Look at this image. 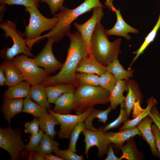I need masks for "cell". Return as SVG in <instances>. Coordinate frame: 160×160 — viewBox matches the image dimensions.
Returning <instances> with one entry per match:
<instances>
[{
  "label": "cell",
  "instance_id": "cell-1",
  "mask_svg": "<svg viewBox=\"0 0 160 160\" xmlns=\"http://www.w3.org/2000/svg\"><path fill=\"white\" fill-rule=\"evenodd\" d=\"M70 38L67 55L63 67L54 76H48L41 83L46 87L59 83L72 84L77 87L80 85L76 77V70L81 60L89 55L86 42L78 31L69 32L66 35Z\"/></svg>",
  "mask_w": 160,
  "mask_h": 160
},
{
  "label": "cell",
  "instance_id": "cell-2",
  "mask_svg": "<svg viewBox=\"0 0 160 160\" xmlns=\"http://www.w3.org/2000/svg\"><path fill=\"white\" fill-rule=\"evenodd\" d=\"M105 30L100 22L97 24L91 38L90 54L106 67L113 60L118 59L121 52L122 39L119 38L113 41H110Z\"/></svg>",
  "mask_w": 160,
  "mask_h": 160
},
{
  "label": "cell",
  "instance_id": "cell-3",
  "mask_svg": "<svg viewBox=\"0 0 160 160\" xmlns=\"http://www.w3.org/2000/svg\"><path fill=\"white\" fill-rule=\"evenodd\" d=\"M98 7H105L100 0H85L79 6L72 9L64 7L58 13L55 15L57 18L55 27L49 32L41 36V40L52 37L55 42H59L70 32L71 23L79 16Z\"/></svg>",
  "mask_w": 160,
  "mask_h": 160
},
{
  "label": "cell",
  "instance_id": "cell-4",
  "mask_svg": "<svg viewBox=\"0 0 160 160\" xmlns=\"http://www.w3.org/2000/svg\"><path fill=\"white\" fill-rule=\"evenodd\" d=\"M110 102V93L99 86L81 84L74 93L73 110L81 114L89 108L98 104Z\"/></svg>",
  "mask_w": 160,
  "mask_h": 160
},
{
  "label": "cell",
  "instance_id": "cell-5",
  "mask_svg": "<svg viewBox=\"0 0 160 160\" xmlns=\"http://www.w3.org/2000/svg\"><path fill=\"white\" fill-rule=\"evenodd\" d=\"M25 10L30 15L29 23L25 26L24 33L27 45L31 49L35 44L41 40V34L46 31L53 28L57 22L55 15L49 18L43 16L37 8L25 7Z\"/></svg>",
  "mask_w": 160,
  "mask_h": 160
},
{
  "label": "cell",
  "instance_id": "cell-6",
  "mask_svg": "<svg viewBox=\"0 0 160 160\" xmlns=\"http://www.w3.org/2000/svg\"><path fill=\"white\" fill-rule=\"evenodd\" d=\"M0 28L4 31L5 36L10 37L13 42L11 47H5L1 50V58L4 60L12 61L16 56L21 53L28 57H34L31 49L26 44L24 33L17 30L16 23L7 20L0 23Z\"/></svg>",
  "mask_w": 160,
  "mask_h": 160
},
{
  "label": "cell",
  "instance_id": "cell-7",
  "mask_svg": "<svg viewBox=\"0 0 160 160\" xmlns=\"http://www.w3.org/2000/svg\"><path fill=\"white\" fill-rule=\"evenodd\" d=\"M22 139L21 130L11 126L0 128V147L9 153L11 160L28 159L29 154Z\"/></svg>",
  "mask_w": 160,
  "mask_h": 160
},
{
  "label": "cell",
  "instance_id": "cell-8",
  "mask_svg": "<svg viewBox=\"0 0 160 160\" xmlns=\"http://www.w3.org/2000/svg\"><path fill=\"white\" fill-rule=\"evenodd\" d=\"M12 61L20 70L25 81L31 85L41 83L49 76L44 69L36 64L33 58H29L23 54L17 55Z\"/></svg>",
  "mask_w": 160,
  "mask_h": 160
},
{
  "label": "cell",
  "instance_id": "cell-9",
  "mask_svg": "<svg viewBox=\"0 0 160 160\" xmlns=\"http://www.w3.org/2000/svg\"><path fill=\"white\" fill-rule=\"evenodd\" d=\"M103 127H100L96 131H91L84 129L82 134L84 136L85 143L84 153L86 158H88V153L90 148L96 146L98 149L97 156L103 158L107 154L108 148L111 143L105 135L103 131Z\"/></svg>",
  "mask_w": 160,
  "mask_h": 160
},
{
  "label": "cell",
  "instance_id": "cell-10",
  "mask_svg": "<svg viewBox=\"0 0 160 160\" xmlns=\"http://www.w3.org/2000/svg\"><path fill=\"white\" fill-rule=\"evenodd\" d=\"M47 41L44 47L36 56L33 57L36 64L43 68L49 76L60 70L63 63L58 60L55 57L52 50V46L55 40L52 37H48Z\"/></svg>",
  "mask_w": 160,
  "mask_h": 160
},
{
  "label": "cell",
  "instance_id": "cell-11",
  "mask_svg": "<svg viewBox=\"0 0 160 160\" xmlns=\"http://www.w3.org/2000/svg\"><path fill=\"white\" fill-rule=\"evenodd\" d=\"M95 108L94 106L92 107L83 113L77 115H62L55 113L51 109L47 111L57 119L60 123V129L58 133V138L69 139L75 126L80 122H84Z\"/></svg>",
  "mask_w": 160,
  "mask_h": 160
},
{
  "label": "cell",
  "instance_id": "cell-12",
  "mask_svg": "<svg viewBox=\"0 0 160 160\" xmlns=\"http://www.w3.org/2000/svg\"><path fill=\"white\" fill-rule=\"evenodd\" d=\"M92 10V16L84 23L81 24L74 23V27L80 32L86 42L89 55L92 34L97 24L100 22L104 15L103 7H95Z\"/></svg>",
  "mask_w": 160,
  "mask_h": 160
},
{
  "label": "cell",
  "instance_id": "cell-13",
  "mask_svg": "<svg viewBox=\"0 0 160 160\" xmlns=\"http://www.w3.org/2000/svg\"><path fill=\"white\" fill-rule=\"evenodd\" d=\"M114 12L116 15L117 20L114 26L109 30H106V33L108 36L115 35L123 37L128 40L131 39L129 33L138 34L139 31L128 24L124 20L119 9H116Z\"/></svg>",
  "mask_w": 160,
  "mask_h": 160
},
{
  "label": "cell",
  "instance_id": "cell-14",
  "mask_svg": "<svg viewBox=\"0 0 160 160\" xmlns=\"http://www.w3.org/2000/svg\"><path fill=\"white\" fill-rule=\"evenodd\" d=\"M24 100L22 98L10 99L3 97L1 110L5 119L10 126L11 119L17 114L23 112Z\"/></svg>",
  "mask_w": 160,
  "mask_h": 160
},
{
  "label": "cell",
  "instance_id": "cell-15",
  "mask_svg": "<svg viewBox=\"0 0 160 160\" xmlns=\"http://www.w3.org/2000/svg\"><path fill=\"white\" fill-rule=\"evenodd\" d=\"M153 121L148 115L137 126L143 139L149 146L152 155L159 157V154L156 147L154 137L151 129Z\"/></svg>",
  "mask_w": 160,
  "mask_h": 160
},
{
  "label": "cell",
  "instance_id": "cell-16",
  "mask_svg": "<svg viewBox=\"0 0 160 160\" xmlns=\"http://www.w3.org/2000/svg\"><path fill=\"white\" fill-rule=\"evenodd\" d=\"M0 68L3 70L4 73L5 85L8 87L25 81L21 72L13 63L12 61L4 60L1 63Z\"/></svg>",
  "mask_w": 160,
  "mask_h": 160
},
{
  "label": "cell",
  "instance_id": "cell-17",
  "mask_svg": "<svg viewBox=\"0 0 160 160\" xmlns=\"http://www.w3.org/2000/svg\"><path fill=\"white\" fill-rule=\"evenodd\" d=\"M106 71V67L100 63L90 54L81 60L76 70L77 73H93L99 76Z\"/></svg>",
  "mask_w": 160,
  "mask_h": 160
},
{
  "label": "cell",
  "instance_id": "cell-18",
  "mask_svg": "<svg viewBox=\"0 0 160 160\" xmlns=\"http://www.w3.org/2000/svg\"><path fill=\"white\" fill-rule=\"evenodd\" d=\"M104 134L111 143L119 148L129 139L136 136H141L137 126L119 131L117 132H104Z\"/></svg>",
  "mask_w": 160,
  "mask_h": 160
},
{
  "label": "cell",
  "instance_id": "cell-19",
  "mask_svg": "<svg viewBox=\"0 0 160 160\" xmlns=\"http://www.w3.org/2000/svg\"><path fill=\"white\" fill-rule=\"evenodd\" d=\"M74 93L67 92L60 96L55 101L52 111L60 114H70L73 110Z\"/></svg>",
  "mask_w": 160,
  "mask_h": 160
},
{
  "label": "cell",
  "instance_id": "cell-20",
  "mask_svg": "<svg viewBox=\"0 0 160 160\" xmlns=\"http://www.w3.org/2000/svg\"><path fill=\"white\" fill-rule=\"evenodd\" d=\"M128 90L127 80H117L114 87L109 92L110 105L112 110L115 109L119 105L124 102L125 97L123 93Z\"/></svg>",
  "mask_w": 160,
  "mask_h": 160
},
{
  "label": "cell",
  "instance_id": "cell-21",
  "mask_svg": "<svg viewBox=\"0 0 160 160\" xmlns=\"http://www.w3.org/2000/svg\"><path fill=\"white\" fill-rule=\"evenodd\" d=\"M76 87L72 84L59 83L46 87L47 100L49 103L55 104L57 99L63 94L68 92H74Z\"/></svg>",
  "mask_w": 160,
  "mask_h": 160
},
{
  "label": "cell",
  "instance_id": "cell-22",
  "mask_svg": "<svg viewBox=\"0 0 160 160\" xmlns=\"http://www.w3.org/2000/svg\"><path fill=\"white\" fill-rule=\"evenodd\" d=\"M39 127L52 139H54L57 132L55 131V126L60 125L57 119L48 112L44 113L38 119Z\"/></svg>",
  "mask_w": 160,
  "mask_h": 160
},
{
  "label": "cell",
  "instance_id": "cell-23",
  "mask_svg": "<svg viewBox=\"0 0 160 160\" xmlns=\"http://www.w3.org/2000/svg\"><path fill=\"white\" fill-rule=\"evenodd\" d=\"M46 87L41 83L32 86L29 96L36 103L48 110L51 109V106L47 100Z\"/></svg>",
  "mask_w": 160,
  "mask_h": 160
},
{
  "label": "cell",
  "instance_id": "cell-24",
  "mask_svg": "<svg viewBox=\"0 0 160 160\" xmlns=\"http://www.w3.org/2000/svg\"><path fill=\"white\" fill-rule=\"evenodd\" d=\"M26 81H21L8 87L4 94V97L10 99L25 98L29 95L31 87Z\"/></svg>",
  "mask_w": 160,
  "mask_h": 160
},
{
  "label": "cell",
  "instance_id": "cell-25",
  "mask_svg": "<svg viewBox=\"0 0 160 160\" xmlns=\"http://www.w3.org/2000/svg\"><path fill=\"white\" fill-rule=\"evenodd\" d=\"M147 105L146 108L134 119L127 120L124 122L123 125L120 128L119 131L126 129L133 128L137 126L140 122L148 115L152 107L156 105L158 102L153 96H151L147 101Z\"/></svg>",
  "mask_w": 160,
  "mask_h": 160
},
{
  "label": "cell",
  "instance_id": "cell-26",
  "mask_svg": "<svg viewBox=\"0 0 160 160\" xmlns=\"http://www.w3.org/2000/svg\"><path fill=\"white\" fill-rule=\"evenodd\" d=\"M106 71L111 73L117 80L128 79L133 76L134 71L124 69L118 59L113 60L106 67Z\"/></svg>",
  "mask_w": 160,
  "mask_h": 160
},
{
  "label": "cell",
  "instance_id": "cell-27",
  "mask_svg": "<svg viewBox=\"0 0 160 160\" xmlns=\"http://www.w3.org/2000/svg\"><path fill=\"white\" fill-rule=\"evenodd\" d=\"M112 110L110 105L103 111L95 108L85 120V129L91 131L97 130L98 128L95 127L92 124L93 120L97 118L99 122L105 124L107 120L108 115Z\"/></svg>",
  "mask_w": 160,
  "mask_h": 160
},
{
  "label": "cell",
  "instance_id": "cell-28",
  "mask_svg": "<svg viewBox=\"0 0 160 160\" xmlns=\"http://www.w3.org/2000/svg\"><path fill=\"white\" fill-rule=\"evenodd\" d=\"M119 148L123 154L120 158V160L125 159L128 160L142 159L135 140L131 138L127 141L125 145L121 146Z\"/></svg>",
  "mask_w": 160,
  "mask_h": 160
},
{
  "label": "cell",
  "instance_id": "cell-29",
  "mask_svg": "<svg viewBox=\"0 0 160 160\" xmlns=\"http://www.w3.org/2000/svg\"><path fill=\"white\" fill-rule=\"evenodd\" d=\"M160 28V14L159 15L157 21L153 28L145 38V40L140 48L134 52L133 54H135V55L130 65L129 68V69L134 62L137 59L141 54H143L144 51L149 45L153 41Z\"/></svg>",
  "mask_w": 160,
  "mask_h": 160
},
{
  "label": "cell",
  "instance_id": "cell-30",
  "mask_svg": "<svg viewBox=\"0 0 160 160\" xmlns=\"http://www.w3.org/2000/svg\"><path fill=\"white\" fill-rule=\"evenodd\" d=\"M48 111L47 109L33 102L29 95L25 98L24 100L23 112L31 114L38 119Z\"/></svg>",
  "mask_w": 160,
  "mask_h": 160
},
{
  "label": "cell",
  "instance_id": "cell-31",
  "mask_svg": "<svg viewBox=\"0 0 160 160\" xmlns=\"http://www.w3.org/2000/svg\"><path fill=\"white\" fill-rule=\"evenodd\" d=\"M59 145L58 142L45 133L38 147L35 151L42 154L51 153L58 148Z\"/></svg>",
  "mask_w": 160,
  "mask_h": 160
},
{
  "label": "cell",
  "instance_id": "cell-32",
  "mask_svg": "<svg viewBox=\"0 0 160 160\" xmlns=\"http://www.w3.org/2000/svg\"><path fill=\"white\" fill-rule=\"evenodd\" d=\"M127 92V95L125 97L124 105L129 117L135 103L138 100L140 101L139 96L140 94H138L137 92L135 90V89L130 84H128Z\"/></svg>",
  "mask_w": 160,
  "mask_h": 160
},
{
  "label": "cell",
  "instance_id": "cell-33",
  "mask_svg": "<svg viewBox=\"0 0 160 160\" xmlns=\"http://www.w3.org/2000/svg\"><path fill=\"white\" fill-rule=\"evenodd\" d=\"M120 105V110L119 115L114 120L103 127V131L104 132L118 127L121 124L128 119L129 117L125 108L124 102L121 104Z\"/></svg>",
  "mask_w": 160,
  "mask_h": 160
},
{
  "label": "cell",
  "instance_id": "cell-34",
  "mask_svg": "<svg viewBox=\"0 0 160 160\" xmlns=\"http://www.w3.org/2000/svg\"><path fill=\"white\" fill-rule=\"evenodd\" d=\"M76 77L80 84H85L92 86H99V76L95 73H77Z\"/></svg>",
  "mask_w": 160,
  "mask_h": 160
},
{
  "label": "cell",
  "instance_id": "cell-35",
  "mask_svg": "<svg viewBox=\"0 0 160 160\" xmlns=\"http://www.w3.org/2000/svg\"><path fill=\"white\" fill-rule=\"evenodd\" d=\"M117 81L112 74L106 71L99 76V86L109 92L114 87Z\"/></svg>",
  "mask_w": 160,
  "mask_h": 160
},
{
  "label": "cell",
  "instance_id": "cell-36",
  "mask_svg": "<svg viewBox=\"0 0 160 160\" xmlns=\"http://www.w3.org/2000/svg\"><path fill=\"white\" fill-rule=\"evenodd\" d=\"M85 128L83 122H80L75 126L73 130L70 138L68 148L74 152H76V145L80 133Z\"/></svg>",
  "mask_w": 160,
  "mask_h": 160
},
{
  "label": "cell",
  "instance_id": "cell-37",
  "mask_svg": "<svg viewBox=\"0 0 160 160\" xmlns=\"http://www.w3.org/2000/svg\"><path fill=\"white\" fill-rule=\"evenodd\" d=\"M55 155L63 159L64 160H82L84 159L83 155H79L70 149L60 150L58 148L53 152Z\"/></svg>",
  "mask_w": 160,
  "mask_h": 160
},
{
  "label": "cell",
  "instance_id": "cell-38",
  "mask_svg": "<svg viewBox=\"0 0 160 160\" xmlns=\"http://www.w3.org/2000/svg\"><path fill=\"white\" fill-rule=\"evenodd\" d=\"M43 131L40 129L38 133L34 136H29V141L25 145L27 151L31 153L36 150L38 147L44 134Z\"/></svg>",
  "mask_w": 160,
  "mask_h": 160
},
{
  "label": "cell",
  "instance_id": "cell-39",
  "mask_svg": "<svg viewBox=\"0 0 160 160\" xmlns=\"http://www.w3.org/2000/svg\"><path fill=\"white\" fill-rule=\"evenodd\" d=\"M41 0H6L4 3L9 5H21L25 7L38 8Z\"/></svg>",
  "mask_w": 160,
  "mask_h": 160
},
{
  "label": "cell",
  "instance_id": "cell-40",
  "mask_svg": "<svg viewBox=\"0 0 160 160\" xmlns=\"http://www.w3.org/2000/svg\"><path fill=\"white\" fill-rule=\"evenodd\" d=\"M24 131L25 133H28L33 136L37 134L39 131V122L37 119L35 118L29 122H26L24 125Z\"/></svg>",
  "mask_w": 160,
  "mask_h": 160
},
{
  "label": "cell",
  "instance_id": "cell-41",
  "mask_svg": "<svg viewBox=\"0 0 160 160\" xmlns=\"http://www.w3.org/2000/svg\"><path fill=\"white\" fill-rule=\"evenodd\" d=\"M64 0H41V2L46 3L48 5L52 15H55L64 7Z\"/></svg>",
  "mask_w": 160,
  "mask_h": 160
},
{
  "label": "cell",
  "instance_id": "cell-42",
  "mask_svg": "<svg viewBox=\"0 0 160 160\" xmlns=\"http://www.w3.org/2000/svg\"><path fill=\"white\" fill-rule=\"evenodd\" d=\"M156 105H155L152 107L148 115L157 126L160 132V113Z\"/></svg>",
  "mask_w": 160,
  "mask_h": 160
},
{
  "label": "cell",
  "instance_id": "cell-43",
  "mask_svg": "<svg viewBox=\"0 0 160 160\" xmlns=\"http://www.w3.org/2000/svg\"><path fill=\"white\" fill-rule=\"evenodd\" d=\"M151 129L154 137L156 145L159 154L160 159V132L155 124H152Z\"/></svg>",
  "mask_w": 160,
  "mask_h": 160
},
{
  "label": "cell",
  "instance_id": "cell-44",
  "mask_svg": "<svg viewBox=\"0 0 160 160\" xmlns=\"http://www.w3.org/2000/svg\"><path fill=\"white\" fill-rule=\"evenodd\" d=\"M104 160H120V158L118 157L115 155L111 144H110L108 148L107 156Z\"/></svg>",
  "mask_w": 160,
  "mask_h": 160
},
{
  "label": "cell",
  "instance_id": "cell-45",
  "mask_svg": "<svg viewBox=\"0 0 160 160\" xmlns=\"http://www.w3.org/2000/svg\"><path fill=\"white\" fill-rule=\"evenodd\" d=\"M28 160H45L43 154L39 153L36 151H34L29 153Z\"/></svg>",
  "mask_w": 160,
  "mask_h": 160
},
{
  "label": "cell",
  "instance_id": "cell-46",
  "mask_svg": "<svg viewBox=\"0 0 160 160\" xmlns=\"http://www.w3.org/2000/svg\"><path fill=\"white\" fill-rule=\"evenodd\" d=\"M43 155L45 160H64L63 159L55 155H53L51 153Z\"/></svg>",
  "mask_w": 160,
  "mask_h": 160
},
{
  "label": "cell",
  "instance_id": "cell-47",
  "mask_svg": "<svg viewBox=\"0 0 160 160\" xmlns=\"http://www.w3.org/2000/svg\"><path fill=\"white\" fill-rule=\"evenodd\" d=\"M114 0H105V4L110 10L114 12L116 9L114 6L113 2Z\"/></svg>",
  "mask_w": 160,
  "mask_h": 160
},
{
  "label": "cell",
  "instance_id": "cell-48",
  "mask_svg": "<svg viewBox=\"0 0 160 160\" xmlns=\"http://www.w3.org/2000/svg\"><path fill=\"white\" fill-rule=\"evenodd\" d=\"M5 77L3 70L0 68V86L5 85Z\"/></svg>",
  "mask_w": 160,
  "mask_h": 160
},
{
  "label": "cell",
  "instance_id": "cell-49",
  "mask_svg": "<svg viewBox=\"0 0 160 160\" xmlns=\"http://www.w3.org/2000/svg\"><path fill=\"white\" fill-rule=\"evenodd\" d=\"M6 4H0V21H2L3 20V17L4 15V12L6 9Z\"/></svg>",
  "mask_w": 160,
  "mask_h": 160
},
{
  "label": "cell",
  "instance_id": "cell-50",
  "mask_svg": "<svg viewBox=\"0 0 160 160\" xmlns=\"http://www.w3.org/2000/svg\"><path fill=\"white\" fill-rule=\"evenodd\" d=\"M6 0H0V4H4V2Z\"/></svg>",
  "mask_w": 160,
  "mask_h": 160
}]
</instances>
